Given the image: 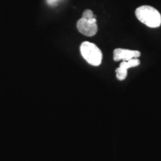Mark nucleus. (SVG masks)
I'll return each instance as SVG.
<instances>
[{"label": "nucleus", "mask_w": 161, "mask_h": 161, "mask_svg": "<svg viewBox=\"0 0 161 161\" xmlns=\"http://www.w3.org/2000/svg\"><path fill=\"white\" fill-rule=\"evenodd\" d=\"M77 29L80 34L86 37H92L96 35L98 26L96 17L91 10L86 9L83 12L82 17L77 23Z\"/></svg>", "instance_id": "f03ea898"}, {"label": "nucleus", "mask_w": 161, "mask_h": 161, "mask_svg": "<svg viewBox=\"0 0 161 161\" xmlns=\"http://www.w3.org/2000/svg\"><path fill=\"white\" fill-rule=\"evenodd\" d=\"M59 1L60 0H46V3L49 4V5H54Z\"/></svg>", "instance_id": "423d86ee"}, {"label": "nucleus", "mask_w": 161, "mask_h": 161, "mask_svg": "<svg viewBox=\"0 0 161 161\" xmlns=\"http://www.w3.org/2000/svg\"><path fill=\"white\" fill-rule=\"evenodd\" d=\"M80 51L82 57L90 65L98 66L102 64V52L94 43L88 41L83 42L80 46Z\"/></svg>", "instance_id": "7ed1b4c3"}, {"label": "nucleus", "mask_w": 161, "mask_h": 161, "mask_svg": "<svg viewBox=\"0 0 161 161\" xmlns=\"http://www.w3.org/2000/svg\"><path fill=\"white\" fill-rule=\"evenodd\" d=\"M141 55L140 52L136 50H129L124 49H116L114 52V59L115 61H128L133 58H138Z\"/></svg>", "instance_id": "39448f33"}, {"label": "nucleus", "mask_w": 161, "mask_h": 161, "mask_svg": "<svg viewBox=\"0 0 161 161\" xmlns=\"http://www.w3.org/2000/svg\"><path fill=\"white\" fill-rule=\"evenodd\" d=\"M140 64V60L138 58H133L128 61H122L117 69H116V78L118 80H123L128 75V69L132 67H136Z\"/></svg>", "instance_id": "20e7f679"}, {"label": "nucleus", "mask_w": 161, "mask_h": 161, "mask_svg": "<svg viewBox=\"0 0 161 161\" xmlns=\"http://www.w3.org/2000/svg\"><path fill=\"white\" fill-rule=\"evenodd\" d=\"M136 17L142 23L149 28H158L161 25V14L158 10L149 5H142L136 8Z\"/></svg>", "instance_id": "f257e3e1"}]
</instances>
